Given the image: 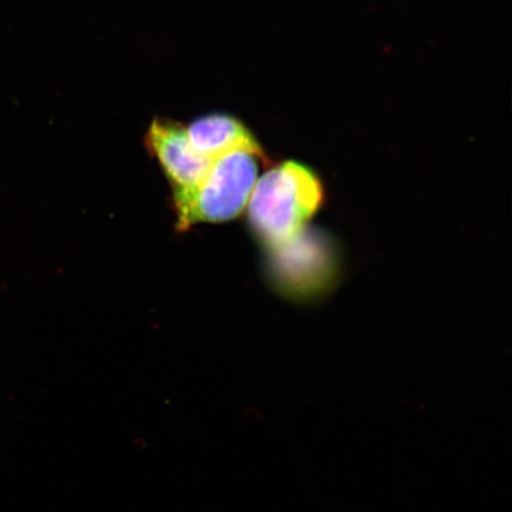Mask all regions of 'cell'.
Segmentation results:
<instances>
[{"mask_svg": "<svg viewBox=\"0 0 512 512\" xmlns=\"http://www.w3.org/2000/svg\"><path fill=\"white\" fill-rule=\"evenodd\" d=\"M259 160L267 157L247 150H236L214 160L203 183L181 203L176 204L177 227L220 223L238 217L251 198L259 174Z\"/></svg>", "mask_w": 512, "mask_h": 512, "instance_id": "3957f363", "label": "cell"}, {"mask_svg": "<svg viewBox=\"0 0 512 512\" xmlns=\"http://www.w3.org/2000/svg\"><path fill=\"white\" fill-rule=\"evenodd\" d=\"M188 136L194 150L210 160L236 150L265 155L253 133L240 120L228 114H210L198 118L188 128Z\"/></svg>", "mask_w": 512, "mask_h": 512, "instance_id": "5b68a950", "label": "cell"}, {"mask_svg": "<svg viewBox=\"0 0 512 512\" xmlns=\"http://www.w3.org/2000/svg\"><path fill=\"white\" fill-rule=\"evenodd\" d=\"M324 188L316 172L293 160L274 166L249 198L248 223L268 248L297 235L322 207Z\"/></svg>", "mask_w": 512, "mask_h": 512, "instance_id": "6da1fadb", "label": "cell"}, {"mask_svg": "<svg viewBox=\"0 0 512 512\" xmlns=\"http://www.w3.org/2000/svg\"><path fill=\"white\" fill-rule=\"evenodd\" d=\"M145 142L171 183L175 206L200 187L214 163L194 150L188 128L175 121H153Z\"/></svg>", "mask_w": 512, "mask_h": 512, "instance_id": "277c9868", "label": "cell"}, {"mask_svg": "<svg viewBox=\"0 0 512 512\" xmlns=\"http://www.w3.org/2000/svg\"><path fill=\"white\" fill-rule=\"evenodd\" d=\"M341 271L332 236L304 228L292 239L267 249L266 274L275 290L296 302H312L331 291Z\"/></svg>", "mask_w": 512, "mask_h": 512, "instance_id": "7a4b0ae2", "label": "cell"}]
</instances>
